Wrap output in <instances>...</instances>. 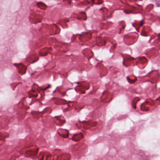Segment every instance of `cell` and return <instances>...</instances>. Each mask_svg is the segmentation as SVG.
<instances>
[{
    "mask_svg": "<svg viewBox=\"0 0 160 160\" xmlns=\"http://www.w3.org/2000/svg\"><path fill=\"white\" fill-rule=\"evenodd\" d=\"M15 66L17 68L18 72L22 74H24L26 73V70H27V67L24 64L22 63H19V64H15Z\"/></svg>",
    "mask_w": 160,
    "mask_h": 160,
    "instance_id": "cell-1",
    "label": "cell"
},
{
    "mask_svg": "<svg viewBox=\"0 0 160 160\" xmlns=\"http://www.w3.org/2000/svg\"><path fill=\"white\" fill-rule=\"evenodd\" d=\"M37 6H38V7H39L40 9H42V10H45L47 8L46 5L44 3L42 2H38V3H37Z\"/></svg>",
    "mask_w": 160,
    "mask_h": 160,
    "instance_id": "cell-2",
    "label": "cell"
}]
</instances>
